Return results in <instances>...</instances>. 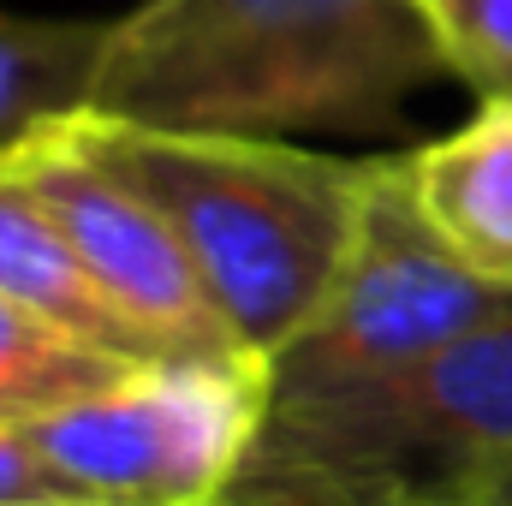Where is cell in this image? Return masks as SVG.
Segmentation results:
<instances>
[{"label":"cell","mask_w":512,"mask_h":506,"mask_svg":"<svg viewBox=\"0 0 512 506\" xmlns=\"http://www.w3.org/2000/svg\"><path fill=\"white\" fill-rule=\"evenodd\" d=\"M12 161L30 173L42 203L60 215L90 280L131 322L149 358H251L233 340L227 316L215 310L173 221L137 185H126L108 161H96L78 143L72 120L24 143Z\"/></svg>","instance_id":"cell-6"},{"label":"cell","mask_w":512,"mask_h":506,"mask_svg":"<svg viewBox=\"0 0 512 506\" xmlns=\"http://www.w3.org/2000/svg\"><path fill=\"white\" fill-rule=\"evenodd\" d=\"M447 72L483 102H512V0H423Z\"/></svg>","instance_id":"cell-11"},{"label":"cell","mask_w":512,"mask_h":506,"mask_svg":"<svg viewBox=\"0 0 512 506\" xmlns=\"http://www.w3.org/2000/svg\"><path fill=\"white\" fill-rule=\"evenodd\" d=\"M137 364H149V358L90 346V340L0 298V423H36L72 399L114 387Z\"/></svg>","instance_id":"cell-10"},{"label":"cell","mask_w":512,"mask_h":506,"mask_svg":"<svg viewBox=\"0 0 512 506\" xmlns=\"http://www.w3.org/2000/svg\"><path fill=\"white\" fill-rule=\"evenodd\" d=\"M0 506H72L18 423H0Z\"/></svg>","instance_id":"cell-12"},{"label":"cell","mask_w":512,"mask_h":506,"mask_svg":"<svg viewBox=\"0 0 512 506\" xmlns=\"http://www.w3.org/2000/svg\"><path fill=\"white\" fill-rule=\"evenodd\" d=\"M453 506H512V465H501V471L483 477V483H471Z\"/></svg>","instance_id":"cell-13"},{"label":"cell","mask_w":512,"mask_h":506,"mask_svg":"<svg viewBox=\"0 0 512 506\" xmlns=\"http://www.w3.org/2000/svg\"><path fill=\"white\" fill-rule=\"evenodd\" d=\"M0 298L126 358H149V346L131 334V322L102 298V286L90 280L84 256L72 251L60 215L42 203V191L30 185V173L0 155Z\"/></svg>","instance_id":"cell-8"},{"label":"cell","mask_w":512,"mask_h":506,"mask_svg":"<svg viewBox=\"0 0 512 506\" xmlns=\"http://www.w3.org/2000/svg\"><path fill=\"white\" fill-rule=\"evenodd\" d=\"M512 322V292L477 280L411 203L405 155H376L364 227L322 310L268 358V393H340L411 370L441 346Z\"/></svg>","instance_id":"cell-5"},{"label":"cell","mask_w":512,"mask_h":506,"mask_svg":"<svg viewBox=\"0 0 512 506\" xmlns=\"http://www.w3.org/2000/svg\"><path fill=\"white\" fill-rule=\"evenodd\" d=\"M453 78L423 0H137L108 24L90 114L167 131H387Z\"/></svg>","instance_id":"cell-1"},{"label":"cell","mask_w":512,"mask_h":506,"mask_svg":"<svg viewBox=\"0 0 512 506\" xmlns=\"http://www.w3.org/2000/svg\"><path fill=\"white\" fill-rule=\"evenodd\" d=\"M102 54L108 24L96 18H30L0 6V155L90 114Z\"/></svg>","instance_id":"cell-9"},{"label":"cell","mask_w":512,"mask_h":506,"mask_svg":"<svg viewBox=\"0 0 512 506\" xmlns=\"http://www.w3.org/2000/svg\"><path fill=\"white\" fill-rule=\"evenodd\" d=\"M512 465V322L340 393H268L221 506H453Z\"/></svg>","instance_id":"cell-3"},{"label":"cell","mask_w":512,"mask_h":506,"mask_svg":"<svg viewBox=\"0 0 512 506\" xmlns=\"http://www.w3.org/2000/svg\"><path fill=\"white\" fill-rule=\"evenodd\" d=\"M72 131L173 221L233 340L251 358H280L352 256L376 155L352 161L280 137L167 131L108 114H78Z\"/></svg>","instance_id":"cell-2"},{"label":"cell","mask_w":512,"mask_h":506,"mask_svg":"<svg viewBox=\"0 0 512 506\" xmlns=\"http://www.w3.org/2000/svg\"><path fill=\"white\" fill-rule=\"evenodd\" d=\"M268 423V358H149L18 423L72 506H221Z\"/></svg>","instance_id":"cell-4"},{"label":"cell","mask_w":512,"mask_h":506,"mask_svg":"<svg viewBox=\"0 0 512 506\" xmlns=\"http://www.w3.org/2000/svg\"><path fill=\"white\" fill-rule=\"evenodd\" d=\"M405 185L429 233L477 280L512 292V102H483L459 131L411 149Z\"/></svg>","instance_id":"cell-7"}]
</instances>
